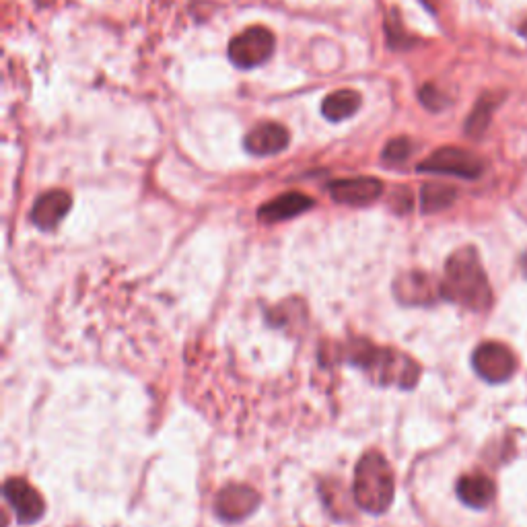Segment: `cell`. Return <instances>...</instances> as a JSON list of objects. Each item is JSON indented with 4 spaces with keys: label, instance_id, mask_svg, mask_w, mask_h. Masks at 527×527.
<instances>
[{
    "label": "cell",
    "instance_id": "obj_1",
    "mask_svg": "<svg viewBox=\"0 0 527 527\" xmlns=\"http://www.w3.org/2000/svg\"><path fill=\"white\" fill-rule=\"evenodd\" d=\"M441 297L470 311H484L493 303L486 272L472 245H466V248L449 256L445 276L441 280Z\"/></svg>",
    "mask_w": 527,
    "mask_h": 527
},
{
    "label": "cell",
    "instance_id": "obj_2",
    "mask_svg": "<svg viewBox=\"0 0 527 527\" xmlns=\"http://www.w3.org/2000/svg\"><path fill=\"white\" fill-rule=\"evenodd\" d=\"M346 361L369 373L379 385H398L410 390L420 377V367L406 355L392 348H379L367 340H355L346 346Z\"/></svg>",
    "mask_w": 527,
    "mask_h": 527
},
{
    "label": "cell",
    "instance_id": "obj_3",
    "mask_svg": "<svg viewBox=\"0 0 527 527\" xmlns=\"http://www.w3.org/2000/svg\"><path fill=\"white\" fill-rule=\"evenodd\" d=\"M394 493V472L388 460L377 451L365 453L355 470V503L371 515H381L392 507Z\"/></svg>",
    "mask_w": 527,
    "mask_h": 527
},
{
    "label": "cell",
    "instance_id": "obj_4",
    "mask_svg": "<svg viewBox=\"0 0 527 527\" xmlns=\"http://www.w3.org/2000/svg\"><path fill=\"white\" fill-rule=\"evenodd\" d=\"M418 171L453 175V178L462 180H478L484 173V161L460 147H441L418 165Z\"/></svg>",
    "mask_w": 527,
    "mask_h": 527
},
{
    "label": "cell",
    "instance_id": "obj_5",
    "mask_svg": "<svg viewBox=\"0 0 527 527\" xmlns=\"http://www.w3.org/2000/svg\"><path fill=\"white\" fill-rule=\"evenodd\" d=\"M276 40L270 29L266 27H250L241 31L239 35L229 42V60L237 66V68H256L260 64H264L272 52H274Z\"/></svg>",
    "mask_w": 527,
    "mask_h": 527
},
{
    "label": "cell",
    "instance_id": "obj_6",
    "mask_svg": "<svg viewBox=\"0 0 527 527\" xmlns=\"http://www.w3.org/2000/svg\"><path fill=\"white\" fill-rule=\"evenodd\" d=\"M474 371L488 383H505L517 371L513 350L501 342H484L472 355Z\"/></svg>",
    "mask_w": 527,
    "mask_h": 527
},
{
    "label": "cell",
    "instance_id": "obj_7",
    "mask_svg": "<svg viewBox=\"0 0 527 527\" xmlns=\"http://www.w3.org/2000/svg\"><path fill=\"white\" fill-rule=\"evenodd\" d=\"M260 503H262V499L252 486L231 484V486H225L217 495L215 511H217L219 519H223L227 523H239L243 519H248L250 515H254L258 511Z\"/></svg>",
    "mask_w": 527,
    "mask_h": 527
},
{
    "label": "cell",
    "instance_id": "obj_8",
    "mask_svg": "<svg viewBox=\"0 0 527 527\" xmlns=\"http://www.w3.org/2000/svg\"><path fill=\"white\" fill-rule=\"evenodd\" d=\"M3 495L21 523H33V521L42 519L46 513L42 495L21 478L7 480L3 488Z\"/></svg>",
    "mask_w": 527,
    "mask_h": 527
},
{
    "label": "cell",
    "instance_id": "obj_9",
    "mask_svg": "<svg viewBox=\"0 0 527 527\" xmlns=\"http://www.w3.org/2000/svg\"><path fill=\"white\" fill-rule=\"evenodd\" d=\"M394 293L398 301L406 305H429L441 297V283L425 272L402 274L394 283Z\"/></svg>",
    "mask_w": 527,
    "mask_h": 527
},
{
    "label": "cell",
    "instance_id": "obj_10",
    "mask_svg": "<svg viewBox=\"0 0 527 527\" xmlns=\"http://www.w3.org/2000/svg\"><path fill=\"white\" fill-rule=\"evenodd\" d=\"M291 143V134L276 122H264L252 128L243 140V147L256 157H272L283 153Z\"/></svg>",
    "mask_w": 527,
    "mask_h": 527
},
{
    "label": "cell",
    "instance_id": "obj_11",
    "mask_svg": "<svg viewBox=\"0 0 527 527\" xmlns=\"http://www.w3.org/2000/svg\"><path fill=\"white\" fill-rule=\"evenodd\" d=\"M330 196L348 206H365L375 202L383 192V182L377 178H350L336 180L328 186Z\"/></svg>",
    "mask_w": 527,
    "mask_h": 527
},
{
    "label": "cell",
    "instance_id": "obj_12",
    "mask_svg": "<svg viewBox=\"0 0 527 527\" xmlns=\"http://www.w3.org/2000/svg\"><path fill=\"white\" fill-rule=\"evenodd\" d=\"M70 206H73V198H70L68 192L64 190L46 192L31 208V223L42 231H52L68 215Z\"/></svg>",
    "mask_w": 527,
    "mask_h": 527
},
{
    "label": "cell",
    "instance_id": "obj_13",
    "mask_svg": "<svg viewBox=\"0 0 527 527\" xmlns=\"http://www.w3.org/2000/svg\"><path fill=\"white\" fill-rule=\"evenodd\" d=\"M313 206V200L301 192H287L283 196H278L270 202H266L264 206H260L258 210V219L262 223H280V221H289L295 219L299 215H303L305 210H309Z\"/></svg>",
    "mask_w": 527,
    "mask_h": 527
},
{
    "label": "cell",
    "instance_id": "obj_14",
    "mask_svg": "<svg viewBox=\"0 0 527 527\" xmlns=\"http://www.w3.org/2000/svg\"><path fill=\"white\" fill-rule=\"evenodd\" d=\"M455 490H458V499L470 509H486L497 495L495 482L482 474H468L460 478Z\"/></svg>",
    "mask_w": 527,
    "mask_h": 527
},
{
    "label": "cell",
    "instance_id": "obj_15",
    "mask_svg": "<svg viewBox=\"0 0 527 527\" xmlns=\"http://www.w3.org/2000/svg\"><path fill=\"white\" fill-rule=\"evenodd\" d=\"M503 93L501 91H486L478 97V101L474 103L472 112L468 114L466 120V134L470 138H482L484 132L488 130L490 122H493V114L497 112L499 105L503 103Z\"/></svg>",
    "mask_w": 527,
    "mask_h": 527
},
{
    "label": "cell",
    "instance_id": "obj_16",
    "mask_svg": "<svg viewBox=\"0 0 527 527\" xmlns=\"http://www.w3.org/2000/svg\"><path fill=\"white\" fill-rule=\"evenodd\" d=\"M363 97L353 89H338L330 93L322 103V114L330 122H342L353 118L361 110Z\"/></svg>",
    "mask_w": 527,
    "mask_h": 527
},
{
    "label": "cell",
    "instance_id": "obj_17",
    "mask_svg": "<svg viewBox=\"0 0 527 527\" xmlns=\"http://www.w3.org/2000/svg\"><path fill=\"white\" fill-rule=\"evenodd\" d=\"M455 198H458V192L451 186L425 184L420 190V208H423V213H439V210L449 208Z\"/></svg>",
    "mask_w": 527,
    "mask_h": 527
},
{
    "label": "cell",
    "instance_id": "obj_18",
    "mask_svg": "<svg viewBox=\"0 0 527 527\" xmlns=\"http://www.w3.org/2000/svg\"><path fill=\"white\" fill-rule=\"evenodd\" d=\"M385 31H388L390 46L396 48V50H404V48H410V46L416 44V40L412 38V35H408V31L404 29L398 11L390 13L388 21H385Z\"/></svg>",
    "mask_w": 527,
    "mask_h": 527
},
{
    "label": "cell",
    "instance_id": "obj_19",
    "mask_svg": "<svg viewBox=\"0 0 527 527\" xmlns=\"http://www.w3.org/2000/svg\"><path fill=\"white\" fill-rule=\"evenodd\" d=\"M410 153H412V143L408 138L400 136V138H394V140H390L388 145H385L383 161L398 165V163H404L410 157Z\"/></svg>",
    "mask_w": 527,
    "mask_h": 527
},
{
    "label": "cell",
    "instance_id": "obj_20",
    "mask_svg": "<svg viewBox=\"0 0 527 527\" xmlns=\"http://www.w3.org/2000/svg\"><path fill=\"white\" fill-rule=\"evenodd\" d=\"M418 97H420V103H423L429 112H443L451 103V99L435 85H425L423 89H420Z\"/></svg>",
    "mask_w": 527,
    "mask_h": 527
},
{
    "label": "cell",
    "instance_id": "obj_21",
    "mask_svg": "<svg viewBox=\"0 0 527 527\" xmlns=\"http://www.w3.org/2000/svg\"><path fill=\"white\" fill-rule=\"evenodd\" d=\"M519 33H521L523 38L527 40V21H523V23H521V27H519Z\"/></svg>",
    "mask_w": 527,
    "mask_h": 527
},
{
    "label": "cell",
    "instance_id": "obj_22",
    "mask_svg": "<svg viewBox=\"0 0 527 527\" xmlns=\"http://www.w3.org/2000/svg\"><path fill=\"white\" fill-rule=\"evenodd\" d=\"M521 270H523V274L527 276V254L521 258Z\"/></svg>",
    "mask_w": 527,
    "mask_h": 527
},
{
    "label": "cell",
    "instance_id": "obj_23",
    "mask_svg": "<svg viewBox=\"0 0 527 527\" xmlns=\"http://www.w3.org/2000/svg\"><path fill=\"white\" fill-rule=\"evenodd\" d=\"M423 3H425V7H429L431 11H435V0H423Z\"/></svg>",
    "mask_w": 527,
    "mask_h": 527
}]
</instances>
